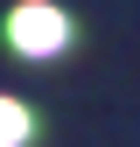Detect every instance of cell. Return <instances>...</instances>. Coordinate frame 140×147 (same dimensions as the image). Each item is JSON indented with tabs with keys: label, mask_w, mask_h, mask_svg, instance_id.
Here are the masks:
<instances>
[{
	"label": "cell",
	"mask_w": 140,
	"mask_h": 147,
	"mask_svg": "<svg viewBox=\"0 0 140 147\" xmlns=\"http://www.w3.org/2000/svg\"><path fill=\"white\" fill-rule=\"evenodd\" d=\"M7 42L21 49V56H56L70 42V14L63 7H42V0H28V7L7 14Z\"/></svg>",
	"instance_id": "1"
},
{
	"label": "cell",
	"mask_w": 140,
	"mask_h": 147,
	"mask_svg": "<svg viewBox=\"0 0 140 147\" xmlns=\"http://www.w3.org/2000/svg\"><path fill=\"white\" fill-rule=\"evenodd\" d=\"M21 140H28V105L0 98V147H21Z\"/></svg>",
	"instance_id": "2"
}]
</instances>
